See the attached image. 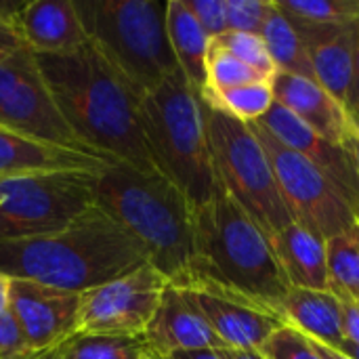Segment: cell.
<instances>
[{"instance_id": "6da1fadb", "label": "cell", "mask_w": 359, "mask_h": 359, "mask_svg": "<svg viewBox=\"0 0 359 359\" xmlns=\"http://www.w3.org/2000/svg\"><path fill=\"white\" fill-rule=\"evenodd\" d=\"M34 57L61 116L84 147L143 172L156 170L139 99L90 44L72 55Z\"/></svg>"}, {"instance_id": "7a4b0ae2", "label": "cell", "mask_w": 359, "mask_h": 359, "mask_svg": "<svg viewBox=\"0 0 359 359\" xmlns=\"http://www.w3.org/2000/svg\"><path fill=\"white\" fill-rule=\"evenodd\" d=\"M145 263L141 244L97 204L57 233L0 242V273L78 294Z\"/></svg>"}, {"instance_id": "3957f363", "label": "cell", "mask_w": 359, "mask_h": 359, "mask_svg": "<svg viewBox=\"0 0 359 359\" xmlns=\"http://www.w3.org/2000/svg\"><path fill=\"white\" fill-rule=\"evenodd\" d=\"M194 292L259 305L278 313L290 284L263 229L225 194L196 210Z\"/></svg>"}, {"instance_id": "277c9868", "label": "cell", "mask_w": 359, "mask_h": 359, "mask_svg": "<svg viewBox=\"0 0 359 359\" xmlns=\"http://www.w3.org/2000/svg\"><path fill=\"white\" fill-rule=\"evenodd\" d=\"M95 204L141 244L149 265L170 286L191 288L196 210L177 185L158 170L114 162L97 175Z\"/></svg>"}, {"instance_id": "5b68a950", "label": "cell", "mask_w": 359, "mask_h": 359, "mask_svg": "<svg viewBox=\"0 0 359 359\" xmlns=\"http://www.w3.org/2000/svg\"><path fill=\"white\" fill-rule=\"evenodd\" d=\"M143 137L154 166L189 200L194 210L219 191L202 99L183 72L139 101Z\"/></svg>"}, {"instance_id": "8992f818", "label": "cell", "mask_w": 359, "mask_h": 359, "mask_svg": "<svg viewBox=\"0 0 359 359\" xmlns=\"http://www.w3.org/2000/svg\"><path fill=\"white\" fill-rule=\"evenodd\" d=\"M88 44L141 101L179 69L166 32V2L76 0Z\"/></svg>"}, {"instance_id": "52a82bcc", "label": "cell", "mask_w": 359, "mask_h": 359, "mask_svg": "<svg viewBox=\"0 0 359 359\" xmlns=\"http://www.w3.org/2000/svg\"><path fill=\"white\" fill-rule=\"evenodd\" d=\"M202 111L219 185L271 240L292 223V217L261 141L250 124H244L204 101Z\"/></svg>"}, {"instance_id": "ba28073f", "label": "cell", "mask_w": 359, "mask_h": 359, "mask_svg": "<svg viewBox=\"0 0 359 359\" xmlns=\"http://www.w3.org/2000/svg\"><path fill=\"white\" fill-rule=\"evenodd\" d=\"M93 172H50L0 181V242L40 238L95 206Z\"/></svg>"}, {"instance_id": "9c48e42d", "label": "cell", "mask_w": 359, "mask_h": 359, "mask_svg": "<svg viewBox=\"0 0 359 359\" xmlns=\"http://www.w3.org/2000/svg\"><path fill=\"white\" fill-rule=\"evenodd\" d=\"M250 128L269 158L292 221L307 227L322 240H330L358 223V215L328 175L278 141L259 122H252Z\"/></svg>"}, {"instance_id": "30bf717a", "label": "cell", "mask_w": 359, "mask_h": 359, "mask_svg": "<svg viewBox=\"0 0 359 359\" xmlns=\"http://www.w3.org/2000/svg\"><path fill=\"white\" fill-rule=\"evenodd\" d=\"M0 128L67 149L95 154L72 133L50 95L34 53L27 48L0 61Z\"/></svg>"}, {"instance_id": "8fae6325", "label": "cell", "mask_w": 359, "mask_h": 359, "mask_svg": "<svg viewBox=\"0 0 359 359\" xmlns=\"http://www.w3.org/2000/svg\"><path fill=\"white\" fill-rule=\"evenodd\" d=\"M168 282L149 263L80 294L76 334L141 339Z\"/></svg>"}, {"instance_id": "7c38bea8", "label": "cell", "mask_w": 359, "mask_h": 359, "mask_svg": "<svg viewBox=\"0 0 359 359\" xmlns=\"http://www.w3.org/2000/svg\"><path fill=\"white\" fill-rule=\"evenodd\" d=\"M80 294L11 278L8 309L21 324L32 351L61 347L76 334Z\"/></svg>"}, {"instance_id": "4fadbf2b", "label": "cell", "mask_w": 359, "mask_h": 359, "mask_svg": "<svg viewBox=\"0 0 359 359\" xmlns=\"http://www.w3.org/2000/svg\"><path fill=\"white\" fill-rule=\"evenodd\" d=\"M259 124L265 126L286 147L294 149L311 164H316L324 175H328L343 191L345 200L359 219V177L345 145H337L324 139L280 103H273L269 111L259 120Z\"/></svg>"}, {"instance_id": "5bb4252c", "label": "cell", "mask_w": 359, "mask_h": 359, "mask_svg": "<svg viewBox=\"0 0 359 359\" xmlns=\"http://www.w3.org/2000/svg\"><path fill=\"white\" fill-rule=\"evenodd\" d=\"M11 21L34 55H72L88 44L76 0H29L15 6Z\"/></svg>"}, {"instance_id": "9a60e30c", "label": "cell", "mask_w": 359, "mask_h": 359, "mask_svg": "<svg viewBox=\"0 0 359 359\" xmlns=\"http://www.w3.org/2000/svg\"><path fill=\"white\" fill-rule=\"evenodd\" d=\"M143 341L154 353L162 358L181 351L225 349L202 311L196 307L191 294L170 284L160 299Z\"/></svg>"}, {"instance_id": "2e32d148", "label": "cell", "mask_w": 359, "mask_h": 359, "mask_svg": "<svg viewBox=\"0 0 359 359\" xmlns=\"http://www.w3.org/2000/svg\"><path fill=\"white\" fill-rule=\"evenodd\" d=\"M303 38L316 82L324 86L349 114L355 80V50L359 40V23L351 25H307L290 21Z\"/></svg>"}, {"instance_id": "e0dca14e", "label": "cell", "mask_w": 359, "mask_h": 359, "mask_svg": "<svg viewBox=\"0 0 359 359\" xmlns=\"http://www.w3.org/2000/svg\"><path fill=\"white\" fill-rule=\"evenodd\" d=\"M116 160L67 149L34 137L0 128V181L36 177L50 172H93L99 175Z\"/></svg>"}, {"instance_id": "ac0fdd59", "label": "cell", "mask_w": 359, "mask_h": 359, "mask_svg": "<svg viewBox=\"0 0 359 359\" xmlns=\"http://www.w3.org/2000/svg\"><path fill=\"white\" fill-rule=\"evenodd\" d=\"M225 349H261L284 320L259 305L187 290Z\"/></svg>"}, {"instance_id": "d6986e66", "label": "cell", "mask_w": 359, "mask_h": 359, "mask_svg": "<svg viewBox=\"0 0 359 359\" xmlns=\"http://www.w3.org/2000/svg\"><path fill=\"white\" fill-rule=\"evenodd\" d=\"M271 86L276 103L290 109L324 139L345 145L351 128V116L324 86L316 80L282 72H278Z\"/></svg>"}, {"instance_id": "ffe728a7", "label": "cell", "mask_w": 359, "mask_h": 359, "mask_svg": "<svg viewBox=\"0 0 359 359\" xmlns=\"http://www.w3.org/2000/svg\"><path fill=\"white\" fill-rule=\"evenodd\" d=\"M269 244L290 288L330 290L326 240L292 221Z\"/></svg>"}, {"instance_id": "44dd1931", "label": "cell", "mask_w": 359, "mask_h": 359, "mask_svg": "<svg viewBox=\"0 0 359 359\" xmlns=\"http://www.w3.org/2000/svg\"><path fill=\"white\" fill-rule=\"evenodd\" d=\"M278 316L284 324L297 328L307 339L339 349L345 341L343 301L330 290L290 288L278 305Z\"/></svg>"}, {"instance_id": "7402d4cb", "label": "cell", "mask_w": 359, "mask_h": 359, "mask_svg": "<svg viewBox=\"0 0 359 359\" xmlns=\"http://www.w3.org/2000/svg\"><path fill=\"white\" fill-rule=\"evenodd\" d=\"M166 32L177 65L200 95L206 88V57L210 38L185 4V0L166 2Z\"/></svg>"}, {"instance_id": "603a6c76", "label": "cell", "mask_w": 359, "mask_h": 359, "mask_svg": "<svg viewBox=\"0 0 359 359\" xmlns=\"http://www.w3.org/2000/svg\"><path fill=\"white\" fill-rule=\"evenodd\" d=\"M261 38H263L278 72L316 80L313 63H311V57H309V50H307L303 38L299 36V32L290 23V19L282 11H278L273 0H271L269 15L265 19V25L261 29Z\"/></svg>"}, {"instance_id": "cb8c5ba5", "label": "cell", "mask_w": 359, "mask_h": 359, "mask_svg": "<svg viewBox=\"0 0 359 359\" xmlns=\"http://www.w3.org/2000/svg\"><path fill=\"white\" fill-rule=\"evenodd\" d=\"M330 292L343 303L359 305V221L326 240Z\"/></svg>"}, {"instance_id": "d4e9b609", "label": "cell", "mask_w": 359, "mask_h": 359, "mask_svg": "<svg viewBox=\"0 0 359 359\" xmlns=\"http://www.w3.org/2000/svg\"><path fill=\"white\" fill-rule=\"evenodd\" d=\"M200 99L244 124L259 122L276 103L271 82H255L227 90H204Z\"/></svg>"}, {"instance_id": "484cf974", "label": "cell", "mask_w": 359, "mask_h": 359, "mask_svg": "<svg viewBox=\"0 0 359 359\" xmlns=\"http://www.w3.org/2000/svg\"><path fill=\"white\" fill-rule=\"evenodd\" d=\"M290 21L307 25L359 23V0H273Z\"/></svg>"}, {"instance_id": "4316f807", "label": "cell", "mask_w": 359, "mask_h": 359, "mask_svg": "<svg viewBox=\"0 0 359 359\" xmlns=\"http://www.w3.org/2000/svg\"><path fill=\"white\" fill-rule=\"evenodd\" d=\"M149 347L141 339L130 337H97L74 334L61 345L63 359H143Z\"/></svg>"}, {"instance_id": "83f0119b", "label": "cell", "mask_w": 359, "mask_h": 359, "mask_svg": "<svg viewBox=\"0 0 359 359\" xmlns=\"http://www.w3.org/2000/svg\"><path fill=\"white\" fill-rule=\"evenodd\" d=\"M255 82H269V80L261 76L257 69H252L250 65H246L244 61H240L238 57H233L219 42L210 40L208 57H206V88L204 90H227V88L255 84Z\"/></svg>"}, {"instance_id": "f1b7e54d", "label": "cell", "mask_w": 359, "mask_h": 359, "mask_svg": "<svg viewBox=\"0 0 359 359\" xmlns=\"http://www.w3.org/2000/svg\"><path fill=\"white\" fill-rule=\"evenodd\" d=\"M215 42H219L225 50H229L233 57H238L240 61H244L246 65H250L252 69H257L261 76H265L269 82H273V78L278 76V67L263 42V38L259 34H246V32H225L217 38H212Z\"/></svg>"}, {"instance_id": "f546056e", "label": "cell", "mask_w": 359, "mask_h": 359, "mask_svg": "<svg viewBox=\"0 0 359 359\" xmlns=\"http://www.w3.org/2000/svg\"><path fill=\"white\" fill-rule=\"evenodd\" d=\"M259 351L267 359H322L313 343L288 324L278 328Z\"/></svg>"}, {"instance_id": "4dcf8cb0", "label": "cell", "mask_w": 359, "mask_h": 359, "mask_svg": "<svg viewBox=\"0 0 359 359\" xmlns=\"http://www.w3.org/2000/svg\"><path fill=\"white\" fill-rule=\"evenodd\" d=\"M269 8L271 2L265 0H225L227 32H246L261 36Z\"/></svg>"}, {"instance_id": "1f68e13d", "label": "cell", "mask_w": 359, "mask_h": 359, "mask_svg": "<svg viewBox=\"0 0 359 359\" xmlns=\"http://www.w3.org/2000/svg\"><path fill=\"white\" fill-rule=\"evenodd\" d=\"M32 353L21 324L6 307L0 311V359H19Z\"/></svg>"}, {"instance_id": "d6a6232c", "label": "cell", "mask_w": 359, "mask_h": 359, "mask_svg": "<svg viewBox=\"0 0 359 359\" xmlns=\"http://www.w3.org/2000/svg\"><path fill=\"white\" fill-rule=\"evenodd\" d=\"M202 29L208 34V38H217L227 32V11L225 0H185Z\"/></svg>"}, {"instance_id": "836d02e7", "label": "cell", "mask_w": 359, "mask_h": 359, "mask_svg": "<svg viewBox=\"0 0 359 359\" xmlns=\"http://www.w3.org/2000/svg\"><path fill=\"white\" fill-rule=\"evenodd\" d=\"M17 4H4L0 2V61L13 57L17 50L23 48L19 36H17V29L11 21V13L15 11Z\"/></svg>"}, {"instance_id": "e575fe53", "label": "cell", "mask_w": 359, "mask_h": 359, "mask_svg": "<svg viewBox=\"0 0 359 359\" xmlns=\"http://www.w3.org/2000/svg\"><path fill=\"white\" fill-rule=\"evenodd\" d=\"M343 328L345 341L359 345V305L343 303Z\"/></svg>"}, {"instance_id": "d590c367", "label": "cell", "mask_w": 359, "mask_h": 359, "mask_svg": "<svg viewBox=\"0 0 359 359\" xmlns=\"http://www.w3.org/2000/svg\"><path fill=\"white\" fill-rule=\"evenodd\" d=\"M345 147H347V151L351 154V160H353V164H355V170H358L359 177V118L358 120H351V128H349Z\"/></svg>"}, {"instance_id": "8d00e7d4", "label": "cell", "mask_w": 359, "mask_h": 359, "mask_svg": "<svg viewBox=\"0 0 359 359\" xmlns=\"http://www.w3.org/2000/svg\"><path fill=\"white\" fill-rule=\"evenodd\" d=\"M166 359H227L225 349H200V351H181L172 353Z\"/></svg>"}, {"instance_id": "74e56055", "label": "cell", "mask_w": 359, "mask_h": 359, "mask_svg": "<svg viewBox=\"0 0 359 359\" xmlns=\"http://www.w3.org/2000/svg\"><path fill=\"white\" fill-rule=\"evenodd\" d=\"M349 116H351V120H358L359 118V40L358 50H355V80H353V99H351Z\"/></svg>"}, {"instance_id": "f35d334b", "label": "cell", "mask_w": 359, "mask_h": 359, "mask_svg": "<svg viewBox=\"0 0 359 359\" xmlns=\"http://www.w3.org/2000/svg\"><path fill=\"white\" fill-rule=\"evenodd\" d=\"M227 359H267L257 349H225Z\"/></svg>"}, {"instance_id": "ab89813d", "label": "cell", "mask_w": 359, "mask_h": 359, "mask_svg": "<svg viewBox=\"0 0 359 359\" xmlns=\"http://www.w3.org/2000/svg\"><path fill=\"white\" fill-rule=\"evenodd\" d=\"M311 341V339H309ZM313 343V347H316V351H318V355L322 359H351L347 358V355H343L341 351H337V349H332V347H328V345H324V343H318V341H311Z\"/></svg>"}, {"instance_id": "60d3db41", "label": "cell", "mask_w": 359, "mask_h": 359, "mask_svg": "<svg viewBox=\"0 0 359 359\" xmlns=\"http://www.w3.org/2000/svg\"><path fill=\"white\" fill-rule=\"evenodd\" d=\"M8 288H11V278L0 273V311L8 307Z\"/></svg>"}, {"instance_id": "b9f144b4", "label": "cell", "mask_w": 359, "mask_h": 359, "mask_svg": "<svg viewBox=\"0 0 359 359\" xmlns=\"http://www.w3.org/2000/svg\"><path fill=\"white\" fill-rule=\"evenodd\" d=\"M61 353V347H55V349H42V351H32L27 355L19 359H57Z\"/></svg>"}, {"instance_id": "7bdbcfd3", "label": "cell", "mask_w": 359, "mask_h": 359, "mask_svg": "<svg viewBox=\"0 0 359 359\" xmlns=\"http://www.w3.org/2000/svg\"><path fill=\"white\" fill-rule=\"evenodd\" d=\"M337 351H341V353H343V355H347V358L359 359V345H355V343L343 341V343H341V347H339Z\"/></svg>"}, {"instance_id": "ee69618b", "label": "cell", "mask_w": 359, "mask_h": 359, "mask_svg": "<svg viewBox=\"0 0 359 359\" xmlns=\"http://www.w3.org/2000/svg\"><path fill=\"white\" fill-rule=\"evenodd\" d=\"M143 359H166V358H162V355L154 353L151 349H147V351H145V355H143Z\"/></svg>"}, {"instance_id": "f6af8a7d", "label": "cell", "mask_w": 359, "mask_h": 359, "mask_svg": "<svg viewBox=\"0 0 359 359\" xmlns=\"http://www.w3.org/2000/svg\"><path fill=\"white\" fill-rule=\"evenodd\" d=\"M57 359H63V358H61V353H59V358H57Z\"/></svg>"}, {"instance_id": "bcb514c9", "label": "cell", "mask_w": 359, "mask_h": 359, "mask_svg": "<svg viewBox=\"0 0 359 359\" xmlns=\"http://www.w3.org/2000/svg\"><path fill=\"white\" fill-rule=\"evenodd\" d=\"M358 221H359V219H358Z\"/></svg>"}]
</instances>
